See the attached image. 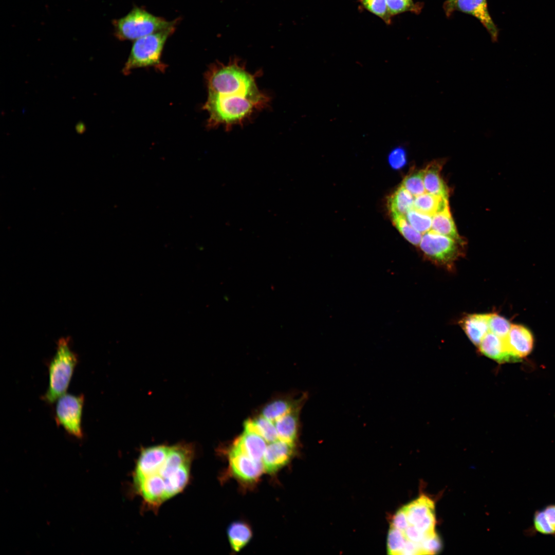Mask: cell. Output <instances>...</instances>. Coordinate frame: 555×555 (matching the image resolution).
Listing matches in <instances>:
<instances>
[{"label": "cell", "mask_w": 555, "mask_h": 555, "mask_svg": "<svg viewBox=\"0 0 555 555\" xmlns=\"http://www.w3.org/2000/svg\"><path fill=\"white\" fill-rule=\"evenodd\" d=\"M260 74L249 72L237 58L210 67L206 73L208 94L203 106L209 116V127L223 125L230 130L268 106L270 98L256 83Z\"/></svg>", "instance_id": "1"}, {"label": "cell", "mask_w": 555, "mask_h": 555, "mask_svg": "<svg viewBox=\"0 0 555 555\" xmlns=\"http://www.w3.org/2000/svg\"><path fill=\"white\" fill-rule=\"evenodd\" d=\"M78 363L68 339L59 341L55 353L49 364V384L43 399L52 403L65 394Z\"/></svg>", "instance_id": "2"}, {"label": "cell", "mask_w": 555, "mask_h": 555, "mask_svg": "<svg viewBox=\"0 0 555 555\" xmlns=\"http://www.w3.org/2000/svg\"><path fill=\"white\" fill-rule=\"evenodd\" d=\"M178 18L168 21L145 9L135 7L126 15L113 21L115 36L120 41L136 40L176 26Z\"/></svg>", "instance_id": "3"}, {"label": "cell", "mask_w": 555, "mask_h": 555, "mask_svg": "<svg viewBox=\"0 0 555 555\" xmlns=\"http://www.w3.org/2000/svg\"><path fill=\"white\" fill-rule=\"evenodd\" d=\"M176 26L155 32L134 42L128 58L123 69L124 74H128L135 68L154 66L162 70L161 56L164 44L175 31Z\"/></svg>", "instance_id": "4"}, {"label": "cell", "mask_w": 555, "mask_h": 555, "mask_svg": "<svg viewBox=\"0 0 555 555\" xmlns=\"http://www.w3.org/2000/svg\"><path fill=\"white\" fill-rule=\"evenodd\" d=\"M84 402L83 395L64 394L57 400L55 408L57 423L78 439L83 437L82 418Z\"/></svg>", "instance_id": "5"}, {"label": "cell", "mask_w": 555, "mask_h": 555, "mask_svg": "<svg viewBox=\"0 0 555 555\" xmlns=\"http://www.w3.org/2000/svg\"><path fill=\"white\" fill-rule=\"evenodd\" d=\"M460 243L430 230L422 235L419 247L423 254L441 265L452 264L460 255Z\"/></svg>", "instance_id": "6"}, {"label": "cell", "mask_w": 555, "mask_h": 555, "mask_svg": "<svg viewBox=\"0 0 555 555\" xmlns=\"http://www.w3.org/2000/svg\"><path fill=\"white\" fill-rule=\"evenodd\" d=\"M169 448L161 445L143 449L136 462L134 482L156 473L165 462Z\"/></svg>", "instance_id": "7"}, {"label": "cell", "mask_w": 555, "mask_h": 555, "mask_svg": "<svg viewBox=\"0 0 555 555\" xmlns=\"http://www.w3.org/2000/svg\"><path fill=\"white\" fill-rule=\"evenodd\" d=\"M230 470L238 480L251 484L261 476L263 467L257 461L241 453L231 450L229 455Z\"/></svg>", "instance_id": "8"}, {"label": "cell", "mask_w": 555, "mask_h": 555, "mask_svg": "<svg viewBox=\"0 0 555 555\" xmlns=\"http://www.w3.org/2000/svg\"><path fill=\"white\" fill-rule=\"evenodd\" d=\"M294 449V442L279 439L271 442L267 446L263 458L264 469L271 474L277 472L291 460Z\"/></svg>", "instance_id": "9"}, {"label": "cell", "mask_w": 555, "mask_h": 555, "mask_svg": "<svg viewBox=\"0 0 555 555\" xmlns=\"http://www.w3.org/2000/svg\"><path fill=\"white\" fill-rule=\"evenodd\" d=\"M504 340L508 351L516 362L528 356L533 349L534 339L531 332L521 325L512 324Z\"/></svg>", "instance_id": "10"}, {"label": "cell", "mask_w": 555, "mask_h": 555, "mask_svg": "<svg viewBox=\"0 0 555 555\" xmlns=\"http://www.w3.org/2000/svg\"><path fill=\"white\" fill-rule=\"evenodd\" d=\"M455 10L470 14L476 18L487 29L492 41H497L498 29L490 15L487 0H456Z\"/></svg>", "instance_id": "11"}, {"label": "cell", "mask_w": 555, "mask_h": 555, "mask_svg": "<svg viewBox=\"0 0 555 555\" xmlns=\"http://www.w3.org/2000/svg\"><path fill=\"white\" fill-rule=\"evenodd\" d=\"M266 447V441L262 436L245 430L243 434L235 441L231 450L261 461Z\"/></svg>", "instance_id": "12"}, {"label": "cell", "mask_w": 555, "mask_h": 555, "mask_svg": "<svg viewBox=\"0 0 555 555\" xmlns=\"http://www.w3.org/2000/svg\"><path fill=\"white\" fill-rule=\"evenodd\" d=\"M536 534L555 538V503L548 504L534 512L532 524L525 531V534L531 536Z\"/></svg>", "instance_id": "13"}, {"label": "cell", "mask_w": 555, "mask_h": 555, "mask_svg": "<svg viewBox=\"0 0 555 555\" xmlns=\"http://www.w3.org/2000/svg\"><path fill=\"white\" fill-rule=\"evenodd\" d=\"M479 348L482 354L497 362H516L508 351L504 339L490 331L480 342Z\"/></svg>", "instance_id": "14"}, {"label": "cell", "mask_w": 555, "mask_h": 555, "mask_svg": "<svg viewBox=\"0 0 555 555\" xmlns=\"http://www.w3.org/2000/svg\"><path fill=\"white\" fill-rule=\"evenodd\" d=\"M305 399H303L289 412L274 421L279 439L291 442L295 441L298 433L299 413Z\"/></svg>", "instance_id": "15"}, {"label": "cell", "mask_w": 555, "mask_h": 555, "mask_svg": "<svg viewBox=\"0 0 555 555\" xmlns=\"http://www.w3.org/2000/svg\"><path fill=\"white\" fill-rule=\"evenodd\" d=\"M442 163L433 161L423 170V182L427 192L448 199L449 190L442 179L440 172Z\"/></svg>", "instance_id": "16"}, {"label": "cell", "mask_w": 555, "mask_h": 555, "mask_svg": "<svg viewBox=\"0 0 555 555\" xmlns=\"http://www.w3.org/2000/svg\"><path fill=\"white\" fill-rule=\"evenodd\" d=\"M489 314H472L465 317L461 326L469 339L479 345L485 336L489 331Z\"/></svg>", "instance_id": "17"}, {"label": "cell", "mask_w": 555, "mask_h": 555, "mask_svg": "<svg viewBox=\"0 0 555 555\" xmlns=\"http://www.w3.org/2000/svg\"><path fill=\"white\" fill-rule=\"evenodd\" d=\"M414 197L402 185L388 197L387 206L391 216L406 215L414 208Z\"/></svg>", "instance_id": "18"}, {"label": "cell", "mask_w": 555, "mask_h": 555, "mask_svg": "<svg viewBox=\"0 0 555 555\" xmlns=\"http://www.w3.org/2000/svg\"><path fill=\"white\" fill-rule=\"evenodd\" d=\"M227 535L231 549L235 552H238L250 542L252 532L247 523L238 521L229 525L227 528Z\"/></svg>", "instance_id": "19"}, {"label": "cell", "mask_w": 555, "mask_h": 555, "mask_svg": "<svg viewBox=\"0 0 555 555\" xmlns=\"http://www.w3.org/2000/svg\"><path fill=\"white\" fill-rule=\"evenodd\" d=\"M431 230L461 243L449 206L432 216Z\"/></svg>", "instance_id": "20"}, {"label": "cell", "mask_w": 555, "mask_h": 555, "mask_svg": "<svg viewBox=\"0 0 555 555\" xmlns=\"http://www.w3.org/2000/svg\"><path fill=\"white\" fill-rule=\"evenodd\" d=\"M448 206V199L427 192L414 197V208L431 216Z\"/></svg>", "instance_id": "21"}, {"label": "cell", "mask_w": 555, "mask_h": 555, "mask_svg": "<svg viewBox=\"0 0 555 555\" xmlns=\"http://www.w3.org/2000/svg\"><path fill=\"white\" fill-rule=\"evenodd\" d=\"M403 508L409 525H415L430 512L434 511V503L431 498L423 495Z\"/></svg>", "instance_id": "22"}, {"label": "cell", "mask_w": 555, "mask_h": 555, "mask_svg": "<svg viewBox=\"0 0 555 555\" xmlns=\"http://www.w3.org/2000/svg\"><path fill=\"white\" fill-rule=\"evenodd\" d=\"M273 421L263 416L253 420H248L244 424L245 430L254 432L266 441L271 442L278 439V435Z\"/></svg>", "instance_id": "23"}, {"label": "cell", "mask_w": 555, "mask_h": 555, "mask_svg": "<svg viewBox=\"0 0 555 555\" xmlns=\"http://www.w3.org/2000/svg\"><path fill=\"white\" fill-rule=\"evenodd\" d=\"M304 398H305V395H303L302 398L295 401H292L286 399L274 400L267 404L263 408L262 416L274 422L289 412Z\"/></svg>", "instance_id": "24"}, {"label": "cell", "mask_w": 555, "mask_h": 555, "mask_svg": "<svg viewBox=\"0 0 555 555\" xmlns=\"http://www.w3.org/2000/svg\"><path fill=\"white\" fill-rule=\"evenodd\" d=\"M393 223L402 235L415 246L419 245L422 235L409 223L405 216H391Z\"/></svg>", "instance_id": "25"}, {"label": "cell", "mask_w": 555, "mask_h": 555, "mask_svg": "<svg viewBox=\"0 0 555 555\" xmlns=\"http://www.w3.org/2000/svg\"><path fill=\"white\" fill-rule=\"evenodd\" d=\"M405 217L412 226L422 235L431 229L432 216L414 208L408 212Z\"/></svg>", "instance_id": "26"}, {"label": "cell", "mask_w": 555, "mask_h": 555, "mask_svg": "<svg viewBox=\"0 0 555 555\" xmlns=\"http://www.w3.org/2000/svg\"><path fill=\"white\" fill-rule=\"evenodd\" d=\"M401 185L414 197L426 192L423 182V170L410 173L403 179Z\"/></svg>", "instance_id": "27"}, {"label": "cell", "mask_w": 555, "mask_h": 555, "mask_svg": "<svg viewBox=\"0 0 555 555\" xmlns=\"http://www.w3.org/2000/svg\"><path fill=\"white\" fill-rule=\"evenodd\" d=\"M387 8L392 16L405 12L420 13L422 6L413 0H386Z\"/></svg>", "instance_id": "28"}, {"label": "cell", "mask_w": 555, "mask_h": 555, "mask_svg": "<svg viewBox=\"0 0 555 555\" xmlns=\"http://www.w3.org/2000/svg\"><path fill=\"white\" fill-rule=\"evenodd\" d=\"M363 7L369 12L390 24L392 16L389 13L386 0H359Z\"/></svg>", "instance_id": "29"}, {"label": "cell", "mask_w": 555, "mask_h": 555, "mask_svg": "<svg viewBox=\"0 0 555 555\" xmlns=\"http://www.w3.org/2000/svg\"><path fill=\"white\" fill-rule=\"evenodd\" d=\"M406 541V539L402 532L391 527L387 540L388 553L391 554H402Z\"/></svg>", "instance_id": "30"}, {"label": "cell", "mask_w": 555, "mask_h": 555, "mask_svg": "<svg viewBox=\"0 0 555 555\" xmlns=\"http://www.w3.org/2000/svg\"><path fill=\"white\" fill-rule=\"evenodd\" d=\"M488 325L490 332L505 339L509 333L511 324L505 318L495 313H491L489 314Z\"/></svg>", "instance_id": "31"}, {"label": "cell", "mask_w": 555, "mask_h": 555, "mask_svg": "<svg viewBox=\"0 0 555 555\" xmlns=\"http://www.w3.org/2000/svg\"><path fill=\"white\" fill-rule=\"evenodd\" d=\"M435 515L434 511H433L430 512L422 520L413 526H414L419 531L423 533L425 536H429L436 533L435 532Z\"/></svg>", "instance_id": "32"}, {"label": "cell", "mask_w": 555, "mask_h": 555, "mask_svg": "<svg viewBox=\"0 0 555 555\" xmlns=\"http://www.w3.org/2000/svg\"><path fill=\"white\" fill-rule=\"evenodd\" d=\"M420 544L424 554H435L439 551L441 547L440 539L436 533L425 536Z\"/></svg>", "instance_id": "33"}, {"label": "cell", "mask_w": 555, "mask_h": 555, "mask_svg": "<svg viewBox=\"0 0 555 555\" xmlns=\"http://www.w3.org/2000/svg\"><path fill=\"white\" fill-rule=\"evenodd\" d=\"M388 161L394 169L402 168L406 162V154L404 149L398 147L392 150L388 156Z\"/></svg>", "instance_id": "34"}, {"label": "cell", "mask_w": 555, "mask_h": 555, "mask_svg": "<svg viewBox=\"0 0 555 555\" xmlns=\"http://www.w3.org/2000/svg\"><path fill=\"white\" fill-rule=\"evenodd\" d=\"M409 526L407 516L403 507L399 509L393 516L391 527L404 531Z\"/></svg>", "instance_id": "35"}, {"label": "cell", "mask_w": 555, "mask_h": 555, "mask_svg": "<svg viewBox=\"0 0 555 555\" xmlns=\"http://www.w3.org/2000/svg\"><path fill=\"white\" fill-rule=\"evenodd\" d=\"M402 532V531H401ZM406 540L416 543H420L425 535L419 531L414 526L410 525L402 532Z\"/></svg>", "instance_id": "36"}, {"label": "cell", "mask_w": 555, "mask_h": 555, "mask_svg": "<svg viewBox=\"0 0 555 555\" xmlns=\"http://www.w3.org/2000/svg\"><path fill=\"white\" fill-rule=\"evenodd\" d=\"M456 0H446L443 4V9L448 17L450 16L455 10Z\"/></svg>", "instance_id": "37"}, {"label": "cell", "mask_w": 555, "mask_h": 555, "mask_svg": "<svg viewBox=\"0 0 555 555\" xmlns=\"http://www.w3.org/2000/svg\"><path fill=\"white\" fill-rule=\"evenodd\" d=\"M76 130L78 133L82 134L86 130L85 125L82 122H79L76 126Z\"/></svg>", "instance_id": "38"}]
</instances>
